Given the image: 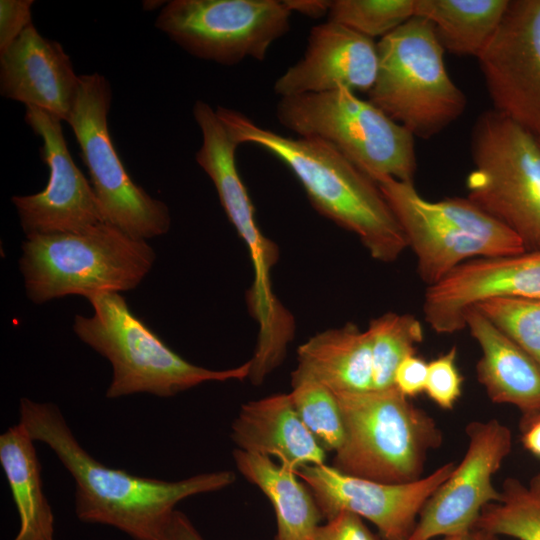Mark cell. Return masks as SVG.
I'll list each match as a JSON object with an SVG mask.
<instances>
[{
  "label": "cell",
  "mask_w": 540,
  "mask_h": 540,
  "mask_svg": "<svg viewBox=\"0 0 540 540\" xmlns=\"http://www.w3.org/2000/svg\"><path fill=\"white\" fill-rule=\"evenodd\" d=\"M19 422L34 441L55 453L72 476L77 518L116 528L133 540H160L180 501L222 490L236 479L232 471L222 470L166 481L108 467L81 446L60 408L51 402L21 398Z\"/></svg>",
  "instance_id": "6da1fadb"
},
{
  "label": "cell",
  "mask_w": 540,
  "mask_h": 540,
  "mask_svg": "<svg viewBox=\"0 0 540 540\" xmlns=\"http://www.w3.org/2000/svg\"><path fill=\"white\" fill-rule=\"evenodd\" d=\"M215 110L239 144L257 145L289 167L315 210L354 233L373 259L393 262L408 247L377 183L333 146L313 137L283 136L231 108Z\"/></svg>",
  "instance_id": "7a4b0ae2"
},
{
  "label": "cell",
  "mask_w": 540,
  "mask_h": 540,
  "mask_svg": "<svg viewBox=\"0 0 540 540\" xmlns=\"http://www.w3.org/2000/svg\"><path fill=\"white\" fill-rule=\"evenodd\" d=\"M86 299L94 313L75 315L73 330L83 343L110 362L108 399L138 393L168 398L205 382L249 377L250 361L224 370L190 363L138 318L118 292L94 293Z\"/></svg>",
  "instance_id": "3957f363"
},
{
  "label": "cell",
  "mask_w": 540,
  "mask_h": 540,
  "mask_svg": "<svg viewBox=\"0 0 540 540\" xmlns=\"http://www.w3.org/2000/svg\"><path fill=\"white\" fill-rule=\"evenodd\" d=\"M20 272L26 295L35 304L68 295L136 288L152 269L156 254L107 222L77 232L27 237Z\"/></svg>",
  "instance_id": "277c9868"
},
{
  "label": "cell",
  "mask_w": 540,
  "mask_h": 540,
  "mask_svg": "<svg viewBox=\"0 0 540 540\" xmlns=\"http://www.w3.org/2000/svg\"><path fill=\"white\" fill-rule=\"evenodd\" d=\"M344 440L333 467L342 473L389 484L423 477L428 453L442 443L435 420L396 387L335 394Z\"/></svg>",
  "instance_id": "5b68a950"
},
{
  "label": "cell",
  "mask_w": 540,
  "mask_h": 540,
  "mask_svg": "<svg viewBox=\"0 0 540 540\" xmlns=\"http://www.w3.org/2000/svg\"><path fill=\"white\" fill-rule=\"evenodd\" d=\"M378 71L369 101L414 137L429 139L465 111L464 92L452 81L433 25L414 16L377 43Z\"/></svg>",
  "instance_id": "8992f818"
},
{
  "label": "cell",
  "mask_w": 540,
  "mask_h": 540,
  "mask_svg": "<svg viewBox=\"0 0 540 540\" xmlns=\"http://www.w3.org/2000/svg\"><path fill=\"white\" fill-rule=\"evenodd\" d=\"M376 183L416 256L418 275L427 287L466 261L527 251L512 230L467 197L430 201L414 182L384 177Z\"/></svg>",
  "instance_id": "52a82bcc"
},
{
  "label": "cell",
  "mask_w": 540,
  "mask_h": 540,
  "mask_svg": "<svg viewBox=\"0 0 540 540\" xmlns=\"http://www.w3.org/2000/svg\"><path fill=\"white\" fill-rule=\"evenodd\" d=\"M276 118L298 136L330 144L375 182L384 177L414 182L413 134L347 88L281 97Z\"/></svg>",
  "instance_id": "ba28073f"
},
{
  "label": "cell",
  "mask_w": 540,
  "mask_h": 540,
  "mask_svg": "<svg viewBox=\"0 0 540 540\" xmlns=\"http://www.w3.org/2000/svg\"><path fill=\"white\" fill-rule=\"evenodd\" d=\"M467 198L540 251V140L494 109L471 133Z\"/></svg>",
  "instance_id": "9c48e42d"
},
{
  "label": "cell",
  "mask_w": 540,
  "mask_h": 540,
  "mask_svg": "<svg viewBox=\"0 0 540 540\" xmlns=\"http://www.w3.org/2000/svg\"><path fill=\"white\" fill-rule=\"evenodd\" d=\"M111 99V87L103 75H80L78 95L66 122L80 147L104 221L134 239L147 241L169 230L170 212L125 169L109 131Z\"/></svg>",
  "instance_id": "30bf717a"
},
{
  "label": "cell",
  "mask_w": 540,
  "mask_h": 540,
  "mask_svg": "<svg viewBox=\"0 0 540 540\" xmlns=\"http://www.w3.org/2000/svg\"><path fill=\"white\" fill-rule=\"evenodd\" d=\"M290 15L279 0H172L155 26L192 56L229 66L263 61L289 31Z\"/></svg>",
  "instance_id": "8fae6325"
},
{
  "label": "cell",
  "mask_w": 540,
  "mask_h": 540,
  "mask_svg": "<svg viewBox=\"0 0 540 540\" xmlns=\"http://www.w3.org/2000/svg\"><path fill=\"white\" fill-rule=\"evenodd\" d=\"M466 452L427 500L408 540H432L473 529L483 509L501 500L492 478L512 450V433L497 419L466 426Z\"/></svg>",
  "instance_id": "7c38bea8"
},
{
  "label": "cell",
  "mask_w": 540,
  "mask_h": 540,
  "mask_svg": "<svg viewBox=\"0 0 540 540\" xmlns=\"http://www.w3.org/2000/svg\"><path fill=\"white\" fill-rule=\"evenodd\" d=\"M477 59L493 109L540 140V0H511Z\"/></svg>",
  "instance_id": "4fadbf2b"
},
{
  "label": "cell",
  "mask_w": 540,
  "mask_h": 540,
  "mask_svg": "<svg viewBox=\"0 0 540 540\" xmlns=\"http://www.w3.org/2000/svg\"><path fill=\"white\" fill-rule=\"evenodd\" d=\"M455 465L446 462L419 480L401 484L348 475L326 464L306 466L296 474L311 490L326 520L349 511L371 522L384 540H408L425 503Z\"/></svg>",
  "instance_id": "5bb4252c"
},
{
  "label": "cell",
  "mask_w": 540,
  "mask_h": 540,
  "mask_svg": "<svg viewBox=\"0 0 540 540\" xmlns=\"http://www.w3.org/2000/svg\"><path fill=\"white\" fill-rule=\"evenodd\" d=\"M25 121L42 139V158L49 169L42 191L11 198L26 238L77 232L105 222L91 183L73 161L61 120L26 107Z\"/></svg>",
  "instance_id": "9a60e30c"
},
{
  "label": "cell",
  "mask_w": 540,
  "mask_h": 540,
  "mask_svg": "<svg viewBox=\"0 0 540 540\" xmlns=\"http://www.w3.org/2000/svg\"><path fill=\"white\" fill-rule=\"evenodd\" d=\"M494 298L540 299V251L466 261L426 288L423 313L438 334L466 328V314Z\"/></svg>",
  "instance_id": "2e32d148"
},
{
  "label": "cell",
  "mask_w": 540,
  "mask_h": 540,
  "mask_svg": "<svg viewBox=\"0 0 540 540\" xmlns=\"http://www.w3.org/2000/svg\"><path fill=\"white\" fill-rule=\"evenodd\" d=\"M377 71V43L328 20L310 30L304 56L276 80L274 92L280 98L339 87L368 93Z\"/></svg>",
  "instance_id": "e0dca14e"
},
{
  "label": "cell",
  "mask_w": 540,
  "mask_h": 540,
  "mask_svg": "<svg viewBox=\"0 0 540 540\" xmlns=\"http://www.w3.org/2000/svg\"><path fill=\"white\" fill-rule=\"evenodd\" d=\"M80 75L57 41L30 24L0 53V94L67 121L78 95Z\"/></svg>",
  "instance_id": "ac0fdd59"
},
{
  "label": "cell",
  "mask_w": 540,
  "mask_h": 540,
  "mask_svg": "<svg viewBox=\"0 0 540 540\" xmlns=\"http://www.w3.org/2000/svg\"><path fill=\"white\" fill-rule=\"evenodd\" d=\"M237 449L275 457L282 467L297 472L326 464V450L301 420L290 393H279L243 404L231 425Z\"/></svg>",
  "instance_id": "d6986e66"
},
{
  "label": "cell",
  "mask_w": 540,
  "mask_h": 540,
  "mask_svg": "<svg viewBox=\"0 0 540 540\" xmlns=\"http://www.w3.org/2000/svg\"><path fill=\"white\" fill-rule=\"evenodd\" d=\"M465 322L482 352L476 375L489 399L516 407L523 421L539 415L540 365L476 307Z\"/></svg>",
  "instance_id": "ffe728a7"
},
{
  "label": "cell",
  "mask_w": 540,
  "mask_h": 540,
  "mask_svg": "<svg viewBox=\"0 0 540 540\" xmlns=\"http://www.w3.org/2000/svg\"><path fill=\"white\" fill-rule=\"evenodd\" d=\"M297 361L291 376L316 380L335 394L373 390L371 339L355 324L315 334L298 347Z\"/></svg>",
  "instance_id": "44dd1931"
},
{
  "label": "cell",
  "mask_w": 540,
  "mask_h": 540,
  "mask_svg": "<svg viewBox=\"0 0 540 540\" xmlns=\"http://www.w3.org/2000/svg\"><path fill=\"white\" fill-rule=\"evenodd\" d=\"M34 442L20 422L0 435V464L19 517L12 540H56L55 518L43 491Z\"/></svg>",
  "instance_id": "7402d4cb"
},
{
  "label": "cell",
  "mask_w": 540,
  "mask_h": 540,
  "mask_svg": "<svg viewBox=\"0 0 540 540\" xmlns=\"http://www.w3.org/2000/svg\"><path fill=\"white\" fill-rule=\"evenodd\" d=\"M239 473L271 502L277 523L275 540H309L323 518L318 504L297 474L269 457L233 451Z\"/></svg>",
  "instance_id": "603a6c76"
},
{
  "label": "cell",
  "mask_w": 540,
  "mask_h": 540,
  "mask_svg": "<svg viewBox=\"0 0 540 540\" xmlns=\"http://www.w3.org/2000/svg\"><path fill=\"white\" fill-rule=\"evenodd\" d=\"M510 0H416L445 50L478 57L499 27Z\"/></svg>",
  "instance_id": "cb8c5ba5"
},
{
  "label": "cell",
  "mask_w": 540,
  "mask_h": 540,
  "mask_svg": "<svg viewBox=\"0 0 540 540\" xmlns=\"http://www.w3.org/2000/svg\"><path fill=\"white\" fill-rule=\"evenodd\" d=\"M500 491L501 500L483 509L475 527L498 537L540 540V474L528 485L509 477Z\"/></svg>",
  "instance_id": "d4e9b609"
},
{
  "label": "cell",
  "mask_w": 540,
  "mask_h": 540,
  "mask_svg": "<svg viewBox=\"0 0 540 540\" xmlns=\"http://www.w3.org/2000/svg\"><path fill=\"white\" fill-rule=\"evenodd\" d=\"M366 330L372 346L373 390L395 387L397 367L416 354V346L423 341L422 323L411 314L387 312L373 318Z\"/></svg>",
  "instance_id": "484cf974"
},
{
  "label": "cell",
  "mask_w": 540,
  "mask_h": 540,
  "mask_svg": "<svg viewBox=\"0 0 540 540\" xmlns=\"http://www.w3.org/2000/svg\"><path fill=\"white\" fill-rule=\"evenodd\" d=\"M290 396L298 415L326 451L336 452L344 440V424L337 397L320 382L291 376Z\"/></svg>",
  "instance_id": "4316f807"
},
{
  "label": "cell",
  "mask_w": 540,
  "mask_h": 540,
  "mask_svg": "<svg viewBox=\"0 0 540 540\" xmlns=\"http://www.w3.org/2000/svg\"><path fill=\"white\" fill-rule=\"evenodd\" d=\"M416 0H333L328 20L373 39L388 35L415 16Z\"/></svg>",
  "instance_id": "83f0119b"
},
{
  "label": "cell",
  "mask_w": 540,
  "mask_h": 540,
  "mask_svg": "<svg viewBox=\"0 0 540 540\" xmlns=\"http://www.w3.org/2000/svg\"><path fill=\"white\" fill-rule=\"evenodd\" d=\"M474 307L540 365V299L494 298Z\"/></svg>",
  "instance_id": "f1b7e54d"
},
{
  "label": "cell",
  "mask_w": 540,
  "mask_h": 540,
  "mask_svg": "<svg viewBox=\"0 0 540 540\" xmlns=\"http://www.w3.org/2000/svg\"><path fill=\"white\" fill-rule=\"evenodd\" d=\"M463 377L457 366V348L428 363L425 393L440 408L450 410L462 394Z\"/></svg>",
  "instance_id": "f546056e"
},
{
  "label": "cell",
  "mask_w": 540,
  "mask_h": 540,
  "mask_svg": "<svg viewBox=\"0 0 540 540\" xmlns=\"http://www.w3.org/2000/svg\"><path fill=\"white\" fill-rule=\"evenodd\" d=\"M309 540H384L375 535L363 518L349 511H341L324 525H319Z\"/></svg>",
  "instance_id": "4dcf8cb0"
},
{
  "label": "cell",
  "mask_w": 540,
  "mask_h": 540,
  "mask_svg": "<svg viewBox=\"0 0 540 540\" xmlns=\"http://www.w3.org/2000/svg\"><path fill=\"white\" fill-rule=\"evenodd\" d=\"M32 0L0 1V53L30 25Z\"/></svg>",
  "instance_id": "1f68e13d"
},
{
  "label": "cell",
  "mask_w": 540,
  "mask_h": 540,
  "mask_svg": "<svg viewBox=\"0 0 540 540\" xmlns=\"http://www.w3.org/2000/svg\"><path fill=\"white\" fill-rule=\"evenodd\" d=\"M428 363L416 354L406 357L397 367L394 386L407 398L425 391Z\"/></svg>",
  "instance_id": "d6a6232c"
},
{
  "label": "cell",
  "mask_w": 540,
  "mask_h": 540,
  "mask_svg": "<svg viewBox=\"0 0 540 540\" xmlns=\"http://www.w3.org/2000/svg\"><path fill=\"white\" fill-rule=\"evenodd\" d=\"M160 540H205L186 514L175 510L162 532Z\"/></svg>",
  "instance_id": "836d02e7"
},
{
  "label": "cell",
  "mask_w": 540,
  "mask_h": 540,
  "mask_svg": "<svg viewBox=\"0 0 540 540\" xmlns=\"http://www.w3.org/2000/svg\"><path fill=\"white\" fill-rule=\"evenodd\" d=\"M288 10L310 18H321L328 15L332 1L330 0H283Z\"/></svg>",
  "instance_id": "e575fe53"
},
{
  "label": "cell",
  "mask_w": 540,
  "mask_h": 540,
  "mask_svg": "<svg viewBox=\"0 0 540 540\" xmlns=\"http://www.w3.org/2000/svg\"><path fill=\"white\" fill-rule=\"evenodd\" d=\"M522 426L524 447L535 456L540 457V418L522 422Z\"/></svg>",
  "instance_id": "d590c367"
},
{
  "label": "cell",
  "mask_w": 540,
  "mask_h": 540,
  "mask_svg": "<svg viewBox=\"0 0 540 540\" xmlns=\"http://www.w3.org/2000/svg\"><path fill=\"white\" fill-rule=\"evenodd\" d=\"M432 540H500V537L480 528L474 527L466 532L441 536Z\"/></svg>",
  "instance_id": "8d00e7d4"
},
{
  "label": "cell",
  "mask_w": 540,
  "mask_h": 540,
  "mask_svg": "<svg viewBox=\"0 0 540 540\" xmlns=\"http://www.w3.org/2000/svg\"><path fill=\"white\" fill-rule=\"evenodd\" d=\"M164 1H144L143 3V6H144V9L145 10H153L155 8H157L158 6H164L165 3H163Z\"/></svg>",
  "instance_id": "74e56055"
},
{
  "label": "cell",
  "mask_w": 540,
  "mask_h": 540,
  "mask_svg": "<svg viewBox=\"0 0 540 540\" xmlns=\"http://www.w3.org/2000/svg\"><path fill=\"white\" fill-rule=\"evenodd\" d=\"M534 418H540V414L537 415V416H535ZM534 418H532V419H534ZM530 420H531V419H530ZM527 421H529V420H527ZM523 422H525V421H523Z\"/></svg>",
  "instance_id": "f35d334b"
}]
</instances>
